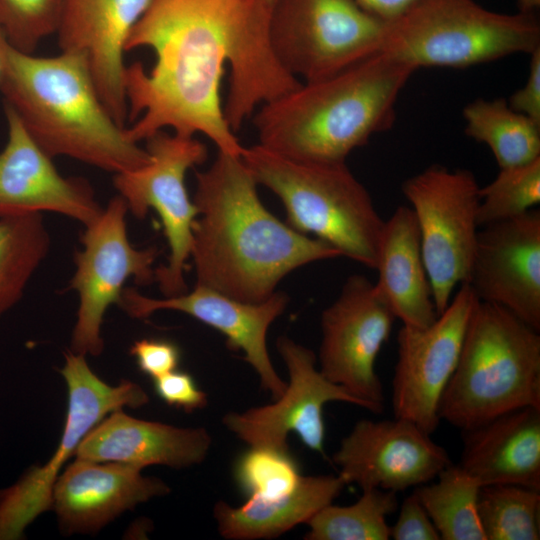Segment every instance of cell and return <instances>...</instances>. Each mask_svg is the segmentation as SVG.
<instances>
[{
  "mask_svg": "<svg viewBox=\"0 0 540 540\" xmlns=\"http://www.w3.org/2000/svg\"><path fill=\"white\" fill-rule=\"evenodd\" d=\"M479 186L466 169L431 165L408 178L402 192L410 203L437 314L468 278L478 234Z\"/></svg>",
  "mask_w": 540,
  "mask_h": 540,
  "instance_id": "10",
  "label": "cell"
},
{
  "mask_svg": "<svg viewBox=\"0 0 540 540\" xmlns=\"http://www.w3.org/2000/svg\"><path fill=\"white\" fill-rule=\"evenodd\" d=\"M64 0H0V28L14 48L33 53L55 34Z\"/></svg>",
  "mask_w": 540,
  "mask_h": 540,
  "instance_id": "33",
  "label": "cell"
},
{
  "mask_svg": "<svg viewBox=\"0 0 540 540\" xmlns=\"http://www.w3.org/2000/svg\"><path fill=\"white\" fill-rule=\"evenodd\" d=\"M415 71L379 52L334 75L301 82L252 115L258 144L294 160L345 162L392 127L398 96Z\"/></svg>",
  "mask_w": 540,
  "mask_h": 540,
  "instance_id": "4",
  "label": "cell"
},
{
  "mask_svg": "<svg viewBox=\"0 0 540 540\" xmlns=\"http://www.w3.org/2000/svg\"><path fill=\"white\" fill-rule=\"evenodd\" d=\"M521 12L531 13L540 6V0H518Z\"/></svg>",
  "mask_w": 540,
  "mask_h": 540,
  "instance_id": "39",
  "label": "cell"
},
{
  "mask_svg": "<svg viewBox=\"0 0 540 540\" xmlns=\"http://www.w3.org/2000/svg\"><path fill=\"white\" fill-rule=\"evenodd\" d=\"M398 509L397 493L379 488L363 489L353 504L333 503L319 510L306 525V540H388L387 517Z\"/></svg>",
  "mask_w": 540,
  "mask_h": 540,
  "instance_id": "29",
  "label": "cell"
},
{
  "mask_svg": "<svg viewBox=\"0 0 540 540\" xmlns=\"http://www.w3.org/2000/svg\"><path fill=\"white\" fill-rule=\"evenodd\" d=\"M125 200L116 195L81 236L82 250L75 253V272L69 289L79 295L77 319L72 332L74 353L98 356L104 349L101 334L104 314L119 305L124 285L134 278L139 285L154 281L155 246L138 249L131 245L126 227Z\"/></svg>",
  "mask_w": 540,
  "mask_h": 540,
  "instance_id": "12",
  "label": "cell"
},
{
  "mask_svg": "<svg viewBox=\"0 0 540 540\" xmlns=\"http://www.w3.org/2000/svg\"><path fill=\"white\" fill-rule=\"evenodd\" d=\"M301 476L289 449L249 446L234 466L237 485L248 498L272 499L288 494Z\"/></svg>",
  "mask_w": 540,
  "mask_h": 540,
  "instance_id": "32",
  "label": "cell"
},
{
  "mask_svg": "<svg viewBox=\"0 0 540 540\" xmlns=\"http://www.w3.org/2000/svg\"><path fill=\"white\" fill-rule=\"evenodd\" d=\"M145 149L149 162L114 174L113 183L136 218H145L149 209L159 215L170 252L167 264L155 269L154 280L165 297L174 296L187 292L184 271L198 216L186 189L185 175L206 160L208 151L194 136L164 130L148 137Z\"/></svg>",
  "mask_w": 540,
  "mask_h": 540,
  "instance_id": "11",
  "label": "cell"
},
{
  "mask_svg": "<svg viewBox=\"0 0 540 540\" xmlns=\"http://www.w3.org/2000/svg\"><path fill=\"white\" fill-rule=\"evenodd\" d=\"M277 350L285 363L289 381L270 404L229 412L223 425L248 446L289 449L287 438L296 433L310 450L323 453V408L329 402L349 403L367 410L366 404L317 369V356L287 336H280Z\"/></svg>",
  "mask_w": 540,
  "mask_h": 540,
  "instance_id": "15",
  "label": "cell"
},
{
  "mask_svg": "<svg viewBox=\"0 0 540 540\" xmlns=\"http://www.w3.org/2000/svg\"><path fill=\"white\" fill-rule=\"evenodd\" d=\"M142 468L121 462L77 459L67 465L52 491V507L66 535L94 534L128 510L171 489Z\"/></svg>",
  "mask_w": 540,
  "mask_h": 540,
  "instance_id": "21",
  "label": "cell"
},
{
  "mask_svg": "<svg viewBox=\"0 0 540 540\" xmlns=\"http://www.w3.org/2000/svg\"><path fill=\"white\" fill-rule=\"evenodd\" d=\"M396 317L364 275L347 278L337 299L321 314L318 362L322 374L381 413L385 396L375 364Z\"/></svg>",
  "mask_w": 540,
  "mask_h": 540,
  "instance_id": "13",
  "label": "cell"
},
{
  "mask_svg": "<svg viewBox=\"0 0 540 540\" xmlns=\"http://www.w3.org/2000/svg\"><path fill=\"white\" fill-rule=\"evenodd\" d=\"M49 247L42 214L0 217V318L20 301Z\"/></svg>",
  "mask_w": 540,
  "mask_h": 540,
  "instance_id": "28",
  "label": "cell"
},
{
  "mask_svg": "<svg viewBox=\"0 0 540 540\" xmlns=\"http://www.w3.org/2000/svg\"><path fill=\"white\" fill-rule=\"evenodd\" d=\"M540 408V335L502 306L477 301L439 417L462 431Z\"/></svg>",
  "mask_w": 540,
  "mask_h": 540,
  "instance_id": "5",
  "label": "cell"
},
{
  "mask_svg": "<svg viewBox=\"0 0 540 540\" xmlns=\"http://www.w3.org/2000/svg\"><path fill=\"white\" fill-rule=\"evenodd\" d=\"M369 14L383 22H389L421 0H353Z\"/></svg>",
  "mask_w": 540,
  "mask_h": 540,
  "instance_id": "38",
  "label": "cell"
},
{
  "mask_svg": "<svg viewBox=\"0 0 540 540\" xmlns=\"http://www.w3.org/2000/svg\"><path fill=\"white\" fill-rule=\"evenodd\" d=\"M346 485L340 475H302L290 493L276 498L250 497L240 506L218 501L213 516L223 538L271 539L306 524L319 510L333 503Z\"/></svg>",
  "mask_w": 540,
  "mask_h": 540,
  "instance_id": "25",
  "label": "cell"
},
{
  "mask_svg": "<svg viewBox=\"0 0 540 540\" xmlns=\"http://www.w3.org/2000/svg\"><path fill=\"white\" fill-rule=\"evenodd\" d=\"M129 353L139 370L152 379L176 370L181 359L179 347L163 339L137 340L131 345Z\"/></svg>",
  "mask_w": 540,
  "mask_h": 540,
  "instance_id": "35",
  "label": "cell"
},
{
  "mask_svg": "<svg viewBox=\"0 0 540 540\" xmlns=\"http://www.w3.org/2000/svg\"><path fill=\"white\" fill-rule=\"evenodd\" d=\"M3 37H4V35H3L2 30H1V28H0V38H3ZM4 38H5V37H4Z\"/></svg>",
  "mask_w": 540,
  "mask_h": 540,
  "instance_id": "42",
  "label": "cell"
},
{
  "mask_svg": "<svg viewBox=\"0 0 540 540\" xmlns=\"http://www.w3.org/2000/svg\"><path fill=\"white\" fill-rule=\"evenodd\" d=\"M190 257L196 285L246 303H261L291 271L342 256L276 218L261 202L257 182L241 156L218 151L196 172Z\"/></svg>",
  "mask_w": 540,
  "mask_h": 540,
  "instance_id": "2",
  "label": "cell"
},
{
  "mask_svg": "<svg viewBox=\"0 0 540 540\" xmlns=\"http://www.w3.org/2000/svg\"><path fill=\"white\" fill-rule=\"evenodd\" d=\"M211 444L212 438L203 427L182 428L137 419L118 409L85 435L74 457L142 469L150 465L183 469L202 463Z\"/></svg>",
  "mask_w": 540,
  "mask_h": 540,
  "instance_id": "22",
  "label": "cell"
},
{
  "mask_svg": "<svg viewBox=\"0 0 540 540\" xmlns=\"http://www.w3.org/2000/svg\"><path fill=\"white\" fill-rule=\"evenodd\" d=\"M465 133L486 144L499 168L540 158V123L513 110L507 100L476 99L463 109Z\"/></svg>",
  "mask_w": 540,
  "mask_h": 540,
  "instance_id": "26",
  "label": "cell"
},
{
  "mask_svg": "<svg viewBox=\"0 0 540 540\" xmlns=\"http://www.w3.org/2000/svg\"><path fill=\"white\" fill-rule=\"evenodd\" d=\"M241 158L257 184L282 201L289 226L375 270L385 221L345 162L294 160L259 144L244 147Z\"/></svg>",
  "mask_w": 540,
  "mask_h": 540,
  "instance_id": "6",
  "label": "cell"
},
{
  "mask_svg": "<svg viewBox=\"0 0 540 540\" xmlns=\"http://www.w3.org/2000/svg\"><path fill=\"white\" fill-rule=\"evenodd\" d=\"M477 301L463 283L431 325H403L399 330L391 384L394 417L409 420L428 434L436 430L441 421L440 402L457 366Z\"/></svg>",
  "mask_w": 540,
  "mask_h": 540,
  "instance_id": "14",
  "label": "cell"
},
{
  "mask_svg": "<svg viewBox=\"0 0 540 540\" xmlns=\"http://www.w3.org/2000/svg\"><path fill=\"white\" fill-rule=\"evenodd\" d=\"M430 436L402 418L359 420L341 440L333 462L346 484L398 493L434 480L452 463Z\"/></svg>",
  "mask_w": 540,
  "mask_h": 540,
  "instance_id": "16",
  "label": "cell"
},
{
  "mask_svg": "<svg viewBox=\"0 0 540 540\" xmlns=\"http://www.w3.org/2000/svg\"><path fill=\"white\" fill-rule=\"evenodd\" d=\"M5 38H0V78H1V75H2V70H3V59H2V53H1V42L4 40Z\"/></svg>",
  "mask_w": 540,
  "mask_h": 540,
  "instance_id": "40",
  "label": "cell"
},
{
  "mask_svg": "<svg viewBox=\"0 0 540 540\" xmlns=\"http://www.w3.org/2000/svg\"><path fill=\"white\" fill-rule=\"evenodd\" d=\"M437 481L415 487L441 540H485L477 502L479 482L459 464H449L438 475Z\"/></svg>",
  "mask_w": 540,
  "mask_h": 540,
  "instance_id": "27",
  "label": "cell"
},
{
  "mask_svg": "<svg viewBox=\"0 0 540 540\" xmlns=\"http://www.w3.org/2000/svg\"><path fill=\"white\" fill-rule=\"evenodd\" d=\"M394 540H441L440 535L413 491L401 503L398 517L390 526Z\"/></svg>",
  "mask_w": 540,
  "mask_h": 540,
  "instance_id": "36",
  "label": "cell"
},
{
  "mask_svg": "<svg viewBox=\"0 0 540 540\" xmlns=\"http://www.w3.org/2000/svg\"><path fill=\"white\" fill-rule=\"evenodd\" d=\"M540 48L531 13L505 14L474 0H421L385 22L380 52L416 70L464 68Z\"/></svg>",
  "mask_w": 540,
  "mask_h": 540,
  "instance_id": "7",
  "label": "cell"
},
{
  "mask_svg": "<svg viewBox=\"0 0 540 540\" xmlns=\"http://www.w3.org/2000/svg\"><path fill=\"white\" fill-rule=\"evenodd\" d=\"M151 0H64L56 30L59 48L87 58L100 98L126 127L124 89L127 39Z\"/></svg>",
  "mask_w": 540,
  "mask_h": 540,
  "instance_id": "20",
  "label": "cell"
},
{
  "mask_svg": "<svg viewBox=\"0 0 540 540\" xmlns=\"http://www.w3.org/2000/svg\"><path fill=\"white\" fill-rule=\"evenodd\" d=\"M0 91L50 157L67 156L114 174L146 165L150 156L102 102L87 61L75 52L34 56L1 42Z\"/></svg>",
  "mask_w": 540,
  "mask_h": 540,
  "instance_id": "3",
  "label": "cell"
},
{
  "mask_svg": "<svg viewBox=\"0 0 540 540\" xmlns=\"http://www.w3.org/2000/svg\"><path fill=\"white\" fill-rule=\"evenodd\" d=\"M375 270L377 293L403 325L424 328L436 320L419 230L409 206H398L384 222Z\"/></svg>",
  "mask_w": 540,
  "mask_h": 540,
  "instance_id": "24",
  "label": "cell"
},
{
  "mask_svg": "<svg viewBox=\"0 0 540 540\" xmlns=\"http://www.w3.org/2000/svg\"><path fill=\"white\" fill-rule=\"evenodd\" d=\"M477 513L485 540L540 538V490L514 484L481 486Z\"/></svg>",
  "mask_w": 540,
  "mask_h": 540,
  "instance_id": "30",
  "label": "cell"
},
{
  "mask_svg": "<svg viewBox=\"0 0 540 540\" xmlns=\"http://www.w3.org/2000/svg\"><path fill=\"white\" fill-rule=\"evenodd\" d=\"M463 432L458 464L481 486L540 490V408L509 411Z\"/></svg>",
  "mask_w": 540,
  "mask_h": 540,
  "instance_id": "23",
  "label": "cell"
},
{
  "mask_svg": "<svg viewBox=\"0 0 540 540\" xmlns=\"http://www.w3.org/2000/svg\"><path fill=\"white\" fill-rule=\"evenodd\" d=\"M286 294L275 292L261 303H246L208 287L195 285L190 292L151 298L134 288H124L119 306L131 317L145 319L159 310L183 312L221 332L229 349L241 351L257 373L261 387L278 398L287 383L276 372L267 349L270 325L285 310Z\"/></svg>",
  "mask_w": 540,
  "mask_h": 540,
  "instance_id": "18",
  "label": "cell"
},
{
  "mask_svg": "<svg viewBox=\"0 0 540 540\" xmlns=\"http://www.w3.org/2000/svg\"><path fill=\"white\" fill-rule=\"evenodd\" d=\"M273 10L267 0H151L125 46L155 54L149 72L139 61L125 68L128 136L201 133L241 156L235 132L257 107L301 84L274 54Z\"/></svg>",
  "mask_w": 540,
  "mask_h": 540,
  "instance_id": "1",
  "label": "cell"
},
{
  "mask_svg": "<svg viewBox=\"0 0 540 540\" xmlns=\"http://www.w3.org/2000/svg\"><path fill=\"white\" fill-rule=\"evenodd\" d=\"M152 380L157 396L171 407L191 413L208 404L207 394L186 372L174 370Z\"/></svg>",
  "mask_w": 540,
  "mask_h": 540,
  "instance_id": "34",
  "label": "cell"
},
{
  "mask_svg": "<svg viewBox=\"0 0 540 540\" xmlns=\"http://www.w3.org/2000/svg\"><path fill=\"white\" fill-rule=\"evenodd\" d=\"M86 356L69 350L59 370L67 387V411L61 440L42 466L29 467L12 485L0 488V540H20L26 528L51 510L54 484L63 466L75 456L85 435L109 413L140 408L149 397L137 383L122 380L112 386L89 367Z\"/></svg>",
  "mask_w": 540,
  "mask_h": 540,
  "instance_id": "8",
  "label": "cell"
},
{
  "mask_svg": "<svg viewBox=\"0 0 540 540\" xmlns=\"http://www.w3.org/2000/svg\"><path fill=\"white\" fill-rule=\"evenodd\" d=\"M478 230L466 284L479 301L504 307L540 330V211Z\"/></svg>",
  "mask_w": 540,
  "mask_h": 540,
  "instance_id": "17",
  "label": "cell"
},
{
  "mask_svg": "<svg viewBox=\"0 0 540 540\" xmlns=\"http://www.w3.org/2000/svg\"><path fill=\"white\" fill-rule=\"evenodd\" d=\"M509 106L540 123V48L530 54L529 73L525 84L515 91Z\"/></svg>",
  "mask_w": 540,
  "mask_h": 540,
  "instance_id": "37",
  "label": "cell"
},
{
  "mask_svg": "<svg viewBox=\"0 0 540 540\" xmlns=\"http://www.w3.org/2000/svg\"><path fill=\"white\" fill-rule=\"evenodd\" d=\"M269 3H271L274 7L280 0H267Z\"/></svg>",
  "mask_w": 540,
  "mask_h": 540,
  "instance_id": "41",
  "label": "cell"
},
{
  "mask_svg": "<svg viewBox=\"0 0 540 540\" xmlns=\"http://www.w3.org/2000/svg\"><path fill=\"white\" fill-rule=\"evenodd\" d=\"M8 137L0 151V217L54 212L85 226L103 207L90 183L65 177L27 132L17 114L4 104Z\"/></svg>",
  "mask_w": 540,
  "mask_h": 540,
  "instance_id": "19",
  "label": "cell"
},
{
  "mask_svg": "<svg viewBox=\"0 0 540 540\" xmlns=\"http://www.w3.org/2000/svg\"><path fill=\"white\" fill-rule=\"evenodd\" d=\"M384 26L353 0H280L270 39L281 66L308 82L379 53Z\"/></svg>",
  "mask_w": 540,
  "mask_h": 540,
  "instance_id": "9",
  "label": "cell"
},
{
  "mask_svg": "<svg viewBox=\"0 0 540 540\" xmlns=\"http://www.w3.org/2000/svg\"><path fill=\"white\" fill-rule=\"evenodd\" d=\"M540 203V158L529 163L500 168L486 186L479 188V227L510 219Z\"/></svg>",
  "mask_w": 540,
  "mask_h": 540,
  "instance_id": "31",
  "label": "cell"
}]
</instances>
